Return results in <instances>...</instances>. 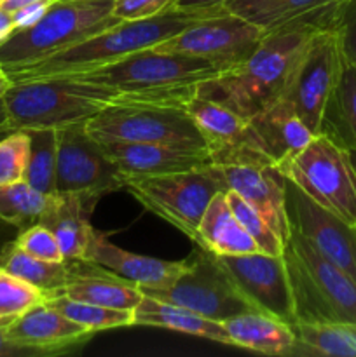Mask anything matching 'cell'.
Masks as SVG:
<instances>
[{"instance_id": "obj_1", "label": "cell", "mask_w": 356, "mask_h": 357, "mask_svg": "<svg viewBox=\"0 0 356 357\" xmlns=\"http://www.w3.org/2000/svg\"><path fill=\"white\" fill-rule=\"evenodd\" d=\"M337 20V2L264 31L260 44L239 65L199 84L198 96L216 101L250 119L285 93L293 65L318 30Z\"/></svg>"}, {"instance_id": "obj_2", "label": "cell", "mask_w": 356, "mask_h": 357, "mask_svg": "<svg viewBox=\"0 0 356 357\" xmlns=\"http://www.w3.org/2000/svg\"><path fill=\"white\" fill-rule=\"evenodd\" d=\"M225 13V7H208V9L171 7L157 16L145 17V20L121 21L101 33L86 38L65 51L47 56L40 61L6 70V75L10 84L23 82V80L80 75V73L119 61L135 52L152 49L154 45L175 37L181 30L199 21Z\"/></svg>"}, {"instance_id": "obj_3", "label": "cell", "mask_w": 356, "mask_h": 357, "mask_svg": "<svg viewBox=\"0 0 356 357\" xmlns=\"http://www.w3.org/2000/svg\"><path fill=\"white\" fill-rule=\"evenodd\" d=\"M218 73L220 70L208 59L145 49L110 65L70 77L114 91L117 103L185 107L198 94L199 84Z\"/></svg>"}, {"instance_id": "obj_4", "label": "cell", "mask_w": 356, "mask_h": 357, "mask_svg": "<svg viewBox=\"0 0 356 357\" xmlns=\"http://www.w3.org/2000/svg\"><path fill=\"white\" fill-rule=\"evenodd\" d=\"M2 103L7 132L63 129L86 124L105 107L117 103V94L79 77H52L10 84Z\"/></svg>"}, {"instance_id": "obj_5", "label": "cell", "mask_w": 356, "mask_h": 357, "mask_svg": "<svg viewBox=\"0 0 356 357\" xmlns=\"http://www.w3.org/2000/svg\"><path fill=\"white\" fill-rule=\"evenodd\" d=\"M297 323H355L356 282L295 230L283 248Z\"/></svg>"}, {"instance_id": "obj_6", "label": "cell", "mask_w": 356, "mask_h": 357, "mask_svg": "<svg viewBox=\"0 0 356 357\" xmlns=\"http://www.w3.org/2000/svg\"><path fill=\"white\" fill-rule=\"evenodd\" d=\"M112 9L114 0H54L34 24L0 42V66L6 72L31 65L101 33L121 23Z\"/></svg>"}, {"instance_id": "obj_7", "label": "cell", "mask_w": 356, "mask_h": 357, "mask_svg": "<svg viewBox=\"0 0 356 357\" xmlns=\"http://www.w3.org/2000/svg\"><path fill=\"white\" fill-rule=\"evenodd\" d=\"M128 190L145 209L161 216L201 248L199 223L209 201L218 192H227L212 164L201 169L159 176L124 178Z\"/></svg>"}, {"instance_id": "obj_8", "label": "cell", "mask_w": 356, "mask_h": 357, "mask_svg": "<svg viewBox=\"0 0 356 357\" xmlns=\"http://www.w3.org/2000/svg\"><path fill=\"white\" fill-rule=\"evenodd\" d=\"M84 128L96 142L164 143L206 149L194 119L180 105L112 103L89 119Z\"/></svg>"}, {"instance_id": "obj_9", "label": "cell", "mask_w": 356, "mask_h": 357, "mask_svg": "<svg viewBox=\"0 0 356 357\" xmlns=\"http://www.w3.org/2000/svg\"><path fill=\"white\" fill-rule=\"evenodd\" d=\"M279 169L321 208L356 227V169L349 150L325 135H314Z\"/></svg>"}, {"instance_id": "obj_10", "label": "cell", "mask_w": 356, "mask_h": 357, "mask_svg": "<svg viewBox=\"0 0 356 357\" xmlns=\"http://www.w3.org/2000/svg\"><path fill=\"white\" fill-rule=\"evenodd\" d=\"M335 24L337 20L330 26L318 30L307 40L281 96L314 135L320 132L325 105L346 65Z\"/></svg>"}, {"instance_id": "obj_11", "label": "cell", "mask_w": 356, "mask_h": 357, "mask_svg": "<svg viewBox=\"0 0 356 357\" xmlns=\"http://www.w3.org/2000/svg\"><path fill=\"white\" fill-rule=\"evenodd\" d=\"M187 260V271L170 288L140 289L145 295L185 307L218 323L246 310H253L220 267L213 251L198 246Z\"/></svg>"}, {"instance_id": "obj_12", "label": "cell", "mask_w": 356, "mask_h": 357, "mask_svg": "<svg viewBox=\"0 0 356 357\" xmlns=\"http://www.w3.org/2000/svg\"><path fill=\"white\" fill-rule=\"evenodd\" d=\"M262 37L264 30L257 24L225 13L199 21L152 49L198 56L212 61L220 72H225L243 63L257 49Z\"/></svg>"}, {"instance_id": "obj_13", "label": "cell", "mask_w": 356, "mask_h": 357, "mask_svg": "<svg viewBox=\"0 0 356 357\" xmlns=\"http://www.w3.org/2000/svg\"><path fill=\"white\" fill-rule=\"evenodd\" d=\"M56 194L101 195L122 190L124 176L84 124L56 129Z\"/></svg>"}, {"instance_id": "obj_14", "label": "cell", "mask_w": 356, "mask_h": 357, "mask_svg": "<svg viewBox=\"0 0 356 357\" xmlns=\"http://www.w3.org/2000/svg\"><path fill=\"white\" fill-rule=\"evenodd\" d=\"M215 257L237 291L250 303L251 309L278 317L290 326L297 323L283 255L255 251V253L215 255Z\"/></svg>"}, {"instance_id": "obj_15", "label": "cell", "mask_w": 356, "mask_h": 357, "mask_svg": "<svg viewBox=\"0 0 356 357\" xmlns=\"http://www.w3.org/2000/svg\"><path fill=\"white\" fill-rule=\"evenodd\" d=\"M285 188L290 230L306 237L327 260L356 282V227L321 208L288 178Z\"/></svg>"}, {"instance_id": "obj_16", "label": "cell", "mask_w": 356, "mask_h": 357, "mask_svg": "<svg viewBox=\"0 0 356 357\" xmlns=\"http://www.w3.org/2000/svg\"><path fill=\"white\" fill-rule=\"evenodd\" d=\"M212 169L222 180L227 190H234L250 202L258 215L274 230L283 244L290 237V223L286 216V178L281 169L271 164H212Z\"/></svg>"}, {"instance_id": "obj_17", "label": "cell", "mask_w": 356, "mask_h": 357, "mask_svg": "<svg viewBox=\"0 0 356 357\" xmlns=\"http://www.w3.org/2000/svg\"><path fill=\"white\" fill-rule=\"evenodd\" d=\"M314 132L300 121L286 100L279 98L248 119V145L257 160L283 167L313 139Z\"/></svg>"}, {"instance_id": "obj_18", "label": "cell", "mask_w": 356, "mask_h": 357, "mask_svg": "<svg viewBox=\"0 0 356 357\" xmlns=\"http://www.w3.org/2000/svg\"><path fill=\"white\" fill-rule=\"evenodd\" d=\"M206 143L212 164L260 162L248 145V119L230 108L195 94L185 105ZM264 164V162H262Z\"/></svg>"}, {"instance_id": "obj_19", "label": "cell", "mask_w": 356, "mask_h": 357, "mask_svg": "<svg viewBox=\"0 0 356 357\" xmlns=\"http://www.w3.org/2000/svg\"><path fill=\"white\" fill-rule=\"evenodd\" d=\"M100 143L124 178L181 173V171L201 169L212 164V157L206 149L138 142Z\"/></svg>"}, {"instance_id": "obj_20", "label": "cell", "mask_w": 356, "mask_h": 357, "mask_svg": "<svg viewBox=\"0 0 356 357\" xmlns=\"http://www.w3.org/2000/svg\"><path fill=\"white\" fill-rule=\"evenodd\" d=\"M6 335L17 344L40 349L51 357L75 352L94 333L68 319L47 302H42L10 321L6 326Z\"/></svg>"}, {"instance_id": "obj_21", "label": "cell", "mask_w": 356, "mask_h": 357, "mask_svg": "<svg viewBox=\"0 0 356 357\" xmlns=\"http://www.w3.org/2000/svg\"><path fill=\"white\" fill-rule=\"evenodd\" d=\"M65 261L66 282L61 296L121 310H135L142 302L143 291L136 282L121 278L103 265L84 258Z\"/></svg>"}, {"instance_id": "obj_22", "label": "cell", "mask_w": 356, "mask_h": 357, "mask_svg": "<svg viewBox=\"0 0 356 357\" xmlns=\"http://www.w3.org/2000/svg\"><path fill=\"white\" fill-rule=\"evenodd\" d=\"M84 260L103 265L121 278L136 282L140 288H170L188 267V260L168 261L131 253L115 246L103 232L94 230Z\"/></svg>"}, {"instance_id": "obj_23", "label": "cell", "mask_w": 356, "mask_h": 357, "mask_svg": "<svg viewBox=\"0 0 356 357\" xmlns=\"http://www.w3.org/2000/svg\"><path fill=\"white\" fill-rule=\"evenodd\" d=\"M98 199L87 194H56L42 215L38 223L54 234L65 260H80L86 255L94 232L89 216Z\"/></svg>"}, {"instance_id": "obj_24", "label": "cell", "mask_w": 356, "mask_h": 357, "mask_svg": "<svg viewBox=\"0 0 356 357\" xmlns=\"http://www.w3.org/2000/svg\"><path fill=\"white\" fill-rule=\"evenodd\" d=\"M234 347L248 349L265 356L297 354V335L285 321L258 310H246L243 314L223 321Z\"/></svg>"}, {"instance_id": "obj_25", "label": "cell", "mask_w": 356, "mask_h": 357, "mask_svg": "<svg viewBox=\"0 0 356 357\" xmlns=\"http://www.w3.org/2000/svg\"><path fill=\"white\" fill-rule=\"evenodd\" d=\"M133 316H135L133 324L136 326L164 328V330L178 331V333L192 335V337L208 338L223 345H232L223 323L208 319L185 307L157 300L145 293L138 307L133 310Z\"/></svg>"}, {"instance_id": "obj_26", "label": "cell", "mask_w": 356, "mask_h": 357, "mask_svg": "<svg viewBox=\"0 0 356 357\" xmlns=\"http://www.w3.org/2000/svg\"><path fill=\"white\" fill-rule=\"evenodd\" d=\"M201 248L215 255H244L258 250L253 237L244 230L227 202L225 192H218L209 201L199 223Z\"/></svg>"}, {"instance_id": "obj_27", "label": "cell", "mask_w": 356, "mask_h": 357, "mask_svg": "<svg viewBox=\"0 0 356 357\" xmlns=\"http://www.w3.org/2000/svg\"><path fill=\"white\" fill-rule=\"evenodd\" d=\"M318 135L356 152V66L346 63L342 68L337 86L325 105Z\"/></svg>"}, {"instance_id": "obj_28", "label": "cell", "mask_w": 356, "mask_h": 357, "mask_svg": "<svg viewBox=\"0 0 356 357\" xmlns=\"http://www.w3.org/2000/svg\"><path fill=\"white\" fill-rule=\"evenodd\" d=\"M0 268L37 288L44 293L45 300L61 296L65 288L66 261H49L31 257L14 241L0 250Z\"/></svg>"}, {"instance_id": "obj_29", "label": "cell", "mask_w": 356, "mask_h": 357, "mask_svg": "<svg viewBox=\"0 0 356 357\" xmlns=\"http://www.w3.org/2000/svg\"><path fill=\"white\" fill-rule=\"evenodd\" d=\"M297 354L356 357L355 323H295Z\"/></svg>"}, {"instance_id": "obj_30", "label": "cell", "mask_w": 356, "mask_h": 357, "mask_svg": "<svg viewBox=\"0 0 356 357\" xmlns=\"http://www.w3.org/2000/svg\"><path fill=\"white\" fill-rule=\"evenodd\" d=\"M330 2L334 0H227L223 7L267 31Z\"/></svg>"}, {"instance_id": "obj_31", "label": "cell", "mask_w": 356, "mask_h": 357, "mask_svg": "<svg viewBox=\"0 0 356 357\" xmlns=\"http://www.w3.org/2000/svg\"><path fill=\"white\" fill-rule=\"evenodd\" d=\"M30 157L23 181L44 195H56L58 136L56 129H28Z\"/></svg>"}, {"instance_id": "obj_32", "label": "cell", "mask_w": 356, "mask_h": 357, "mask_svg": "<svg viewBox=\"0 0 356 357\" xmlns=\"http://www.w3.org/2000/svg\"><path fill=\"white\" fill-rule=\"evenodd\" d=\"M54 195L34 190L27 181L0 185V220L23 230L40 222Z\"/></svg>"}, {"instance_id": "obj_33", "label": "cell", "mask_w": 356, "mask_h": 357, "mask_svg": "<svg viewBox=\"0 0 356 357\" xmlns=\"http://www.w3.org/2000/svg\"><path fill=\"white\" fill-rule=\"evenodd\" d=\"M45 302L58 309L61 314H65L68 319L75 321L93 333L114 330V328L133 326V319H135L133 310L108 309V307L72 300L68 296H56V298L45 300Z\"/></svg>"}, {"instance_id": "obj_34", "label": "cell", "mask_w": 356, "mask_h": 357, "mask_svg": "<svg viewBox=\"0 0 356 357\" xmlns=\"http://www.w3.org/2000/svg\"><path fill=\"white\" fill-rule=\"evenodd\" d=\"M42 302H45L44 293L0 268V324L7 326L10 321Z\"/></svg>"}, {"instance_id": "obj_35", "label": "cell", "mask_w": 356, "mask_h": 357, "mask_svg": "<svg viewBox=\"0 0 356 357\" xmlns=\"http://www.w3.org/2000/svg\"><path fill=\"white\" fill-rule=\"evenodd\" d=\"M225 197L230 209L234 211V215H236L237 220L241 222V225H243L244 230L253 237L258 250H260L262 253L283 255L285 244H283V241L276 236L274 230L267 225V222L258 215L257 209H255L250 202L244 201V199L241 197L239 194H236L234 190H227Z\"/></svg>"}, {"instance_id": "obj_36", "label": "cell", "mask_w": 356, "mask_h": 357, "mask_svg": "<svg viewBox=\"0 0 356 357\" xmlns=\"http://www.w3.org/2000/svg\"><path fill=\"white\" fill-rule=\"evenodd\" d=\"M30 157L28 131H10L0 139V185L23 181Z\"/></svg>"}, {"instance_id": "obj_37", "label": "cell", "mask_w": 356, "mask_h": 357, "mask_svg": "<svg viewBox=\"0 0 356 357\" xmlns=\"http://www.w3.org/2000/svg\"><path fill=\"white\" fill-rule=\"evenodd\" d=\"M14 243L27 251L28 255L40 260L49 261H65V257L61 253L58 239L54 234L42 223H34V225L27 227V229L20 230L14 239Z\"/></svg>"}, {"instance_id": "obj_38", "label": "cell", "mask_w": 356, "mask_h": 357, "mask_svg": "<svg viewBox=\"0 0 356 357\" xmlns=\"http://www.w3.org/2000/svg\"><path fill=\"white\" fill-rule=\"evenodd\" d=\"M337 33L342 56L348 65L356 66V0L337 2Z\"/></svg>"}, {"instance_id": "obj_39", "label": "cell", "mask_w": 356, "mask_h": 357, "mask_svg": "<svg viewBox=\"0 0 356 357\" xmlns=\"http://www.w3.org/2000/svg\"><path fill=\"white\" fill-rule=\"evenodd\" d=\"M177 0H114L112 14L121 21L145 20L171 9Z\"/></svg>"}, {"instance_id": "obj_40", "label": "cell", "mask_w": 356, "mask_h": 357, "mask_svg": "<svg viewBox=\"0 0 356 357\" xmlns=\"http://www.w3.org/2000/svg\"><path fill=\"white\" fill-rule=\"evenodd\" d=\"M0 357H47L44 351L10 340L6 335V324H0Z\"/></svg>"}, {"instance_id": "obj_41", "label": "cell", "mask_w": 356, "mask_h": 357, "mask_svg": "<svg viewBox=\"0 0 356 357\" xmlns=\"http://www.w3.org/2000/svg\"><path fill=\"white\" fill-rule=\"evenodd\" d=\"M227 0H177L173 7L180 9H208V7H223Z\"/></svg>"}, {"instance_id": "obj_42", "label": "cell", "mask_w": 356, "mask_h": 357, "mask_svg": "<svg viewBox=\"0 0 356 357\" xmlns=\"http://www.w3.org/2000/svg\"><path fill=\"white\" fill-rule=\"evenodd\" d=\"M14 30H16V24H14L13 13L0 9V42L6 40Z\"/></svg>"}, {"instance_id": "obj_43", "label": "cell", "mask_w": 356, "mask_h": 357, "mask_svg": "<svg viewBox=\"0 0 356 357\" xmlns=\"http://www.w3.org/2000/svg\"><path fill=\"white\" fill-rule=\"evenodd\" d=\"M38 2H49V0H0V9L7 10V13H16L23 7L34 6Z\"/></svg>"}, {"instance_id": "obj_44", "label": "cell", "mask_w": 356, "mask_h": 357, "mask_svg": "<svg viewBox=\"0 0 356 357\" xmlns=\"http://www.w3.org/2000/svg\"><path fill=\"white\" fill-rule=\"evenodd\" d=\"M17 232H20V230H17L16 227H13L10 223L0 220V250H2L7 243L16 239Z\"/></svg>"}, {"instance_id": "obj_45", "label": "cell", "mask_w": 356, "mask_h": 357, "mask_svg": "<svg viewBox=\"0 0 356 357\" xmlns=\"http://www.w3.org/2000/svg\"><path fill=\"white\" fill-rule=\"evenodd\" d=\"M0 135H7V119H6V110H3L2 98H0Z\"/></svg>"}, {"instance_id": "obj_46", "label": "cell", "mask_w": 356, "mask_h": 357, "mask_svg": "<svg viewBox=\"0 0 356 357\" xmlns=\"http://www.w3.org/2000/svg\"><path fill=\"white\" fill-rule=\"evenodd\" d=\"M10 87V80L7 79V75H0V98L6 94V91Z\"/></svg>"}, {"instance_id": "obj_47", "label": "cell", "mask_w": 356, "mask_h": 357, "mask_svg": "<svg viewBox=\"0 0 356 357\" xmlns=\"http://www.w3.org/2000/svg\"><path fill=\"white\" fill-rule=\"evenodd\" d=\"M349 157H351V162H353V166H355V169H356V152H355V150H349Z\"/></svg>"}, {"instance_id": "obj_48", "label": "cell", "mask_w": 356, "mask_h": 357, "mask_svg": "<svg viewBox=\"0 0 356 357\" xmlns=\"http://www.w3.org/2000/svg\"><path fill=\"white\" fill-rule=\"evenodd\" d=\"M0 75H6V72H3V68H2V66H0Z\"/></svg>"}, {"instance_id": "obj_49", "label": "cell", "mask_w": 356, "mask_h": 357, "mask_svg": "<svg viewBox=\"0 0 356 357\" xmlns=\"http://www.w3.org/2000/svg\"><path fill=\"white\" fill-rule=\"evenodd\" d=\"M335 2H349V0H335Z\"/></svg>"}]
</instances>
